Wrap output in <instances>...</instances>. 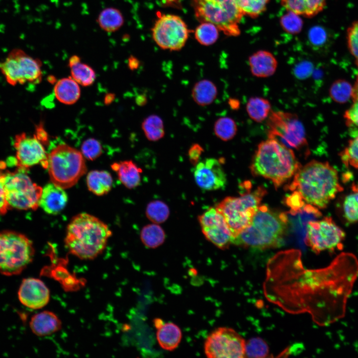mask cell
<instances>
[{"instance_id":"obj_1","label":"cell","mask_w":358,"mask_h":358,"mask_svg":"<svg viewBox=\"0 0 358 358\" xmlns=\"http://www.w3.org/2000/svg\"><path fill=\"white\" fill-rule=\"evenodd\" d=\"M300 255L290 250L270 260L266 282L268 298L290 312L309 313L321 326L343 318L358 277V258L343 252L326 267L305 269Z\"/></svg>"},{"instance_id":"obj_2","label":"cell","mask_w":358,"mask_h":358,"mask_svg":"<svg viewBox=\"0 0 358 358\" xmlns=\"http://www.w3.org/2000/svg\"><path fill=\"white\" fill-rule=\"evenodd\" d=\"M286 189L298 192L307 204L326 208L343 190L337 171L327 162L312 160L298 170Z\"/></svg>"},{"instance_id":"obj_3","label":"cell","mask_w":358,"mask_h":358,"mask_svg":"<svg viewBox=\"0 0 358 358\" xmlns=\"http://www.w3.org/2000/svg\"><path fill=\"white\" fill-rule=\"evenodd\" d=\"M111 235L106 224L83 212L74 216L68 224L64 242L72 255L81 259L91 260L103 251Z\"/></svg>"},{"instance_id":"obj_4","label":"cell","mask_w":358,"mask_h":358,"mask_svg":"<svg viewBox=\"0 0 358 358\" xmlns=\"http://www.w3.org/2000/svg\"><path fill=\"white\" fill-rule=\"evenodd\" d=\"M301 167L292 149L268 138L259 144L250 169L254 176L270 180L277 188L292 178Z\"/></svg>"},{"instance_id":"obj_5","label":"cell","mask_w":358,"mask_h":358,"mask_svg":"<svg viewBox=\"0 0 358 358\" xmlns=\"http://www.w3.org/2000/svg\"><path fill=\"white\" fill-rule=\"evenodd\" d=\"M288 223L287 215L260 205L250 225L232 244L257 249L275 248L282 244Z\"/></svg>"},{"instance_id":"obj_6","label":"cell","mask_w":358,"mask_h":358,"mask_svg":"<svg viewBox=\"0 0 358 358\" xmlns=\"http://www.w3.org/2000/svg\"><path fill=\"white\" fill-rule=\"evenodd\" d=\"M266 193L265 188L258 186L238 197L228 196L216 205L215 207L222 215L232 239L250 225Z\"/></svg>"},{"instance_id":"obj_7","label":"cell","mask_w":358,"mask_h":358,"mask_svg":"<svg viewBox=\"0 0 358 358\" xmlns=\"http://www.w3.org/2000/svg\"><path fill=\"white\" fill-rule=\"evenodd\" d=\"M47 169L51 182L64 189L75 185L87 172L82 153L66 144L58 145L48 154Z\"/></svg>"},{"instance_id":"obj_8","label":"cell","mask_w":358,"mask_h":358,"mask_svg":"<svg viewBox=\"0 0 358 358\" xmlns=\"http://www.w3.org/2000/svg\"><path fill=\"white\" fill-rule=\"evenodd\" d=\"M195 16L200 22L214 24L226 35L237 36L243 14L235 0H191Z\"/></svg>"},{"instance_id":"obj_9","label":"cell","mask_w":358,"mask_h":358,"mask_svg":"<svg viewBox=\"0 0 358 358\" xmlns=\"http://www.w3.org/2000/svg\"><path fill=\"white\" fill-rule=\"evenodd\" d=\"M35 250L25 235L13 231H0V273L20 274L32 261Z\"/></svg>"},{"instance_id":"obj_10","label":"cell","mask_w":358,"mask_h":358,"mask_svg":"<svg viewBox=\"0 0 358 358\" xmlns=\"http://www.w3.org/2000/svg\"><path fill=\"white\" fill-rule=\"evenodd\" d=\"M27 171L17 168L15 171L4 173L5 197L9 207L35 210L39 207L42 187L32 180Z\"/></svg>"},{"instance_id":"obj_11","label":"cell","mask_w":358,"mask_h":358,"mask_svg":"<svg viewBox=\"0 0 358 358\" xmlns=\"http://www.w3.org/2000/svg\"><path fill=\"white\" fill-rule=\"evenodd\" d=\"M268 137L297 150L307 147L304 127L295 113L271 111L267 119Z\"/></svg>"},{"instance_id":"obj_12","label":"cell","mask_w":358,"mask_h":358,"mask_svg":"<svg viewBox=\"0 0 358 358\" xmlns=\"http://www.w3.org/2000/svg\"><path fill=\"white\" fill-rule=\"evenodd\" d=\"M41 63L18 48L13 49L3 62L0 70L11 86L38 84L42 79Z\"/></svg>"},{"instance_id":"obj_13","label":"cell","mask_w":358,"mask_h":358,"mask_svg":"<svg viewBox=\"0 0 358 358\" xmlns=\"http://www.w3.org/2000/svg\"><path fill=\"white\" fill-rule=\"evenodd\" d=\"M189 31L185 22L178 15L163 14L156 20L152 38L161 49L179 51L186 44Z\"/></svg>"},{"instance_id":"obj_14","label":"cell","mask_w":358,"mask_h":358,"mask_svg":"<svg viewBox=\"0 0 358 358\" xmlns=\"http://www.w3.org/2000/svg\"><path fill=\"white\" fill-rule=\"evenodd\" d=\"M346 236L345 232L331 218L310 221L307 224L305 243L318 254L323 251L342 249Z\"/></svg>"},{"instance_id":"obj_15","label":"cell","mask_w":358,"mask_h":358,"mask_svg":"<svg viewBox=\"0 0 358 358\" xmlns=\"http://www.w3.org/2000/svg\"><path fill=\"white\" fill-rule=\"evenodd\" d=\"M246 342L234 330L219 327L212 332L204 343V352L210 358L245 357Z\"/></svg>"},{"instance_id":"obj_16","label":"cell","mask_w":358,"mask_h":358,"mask_svg":"<svg viewBox=\"0 0 358 358\" xmlns=\"http://www.w3.org/2000/svg\"><path fill=\"white\" fill-rule=\"evenodd\" d=\"M13 147L15 150L16 163L17 168L28 169L34 165L40 164L47 169L48 154L43 144L34 135L30 137L22 132L15 136Z\"/></svg>"},{"instance_id":"obj_17","label":"cell","mask_w":358,"mask_h":358,"mask_svg":"<svg viewBox=\"0 0 358 358\" xmlns=\"http://www.w3.org/2000/svg\"><path fill=\"white\" fill-rule=\"evenodd\" d=\"M205 238L215 246L226 249L232 244V237L222 215L216 207H210L198 217Z\"/></svg>"},{"instance_id":"obj_18","label":"cell","mask_w":358,"mask_h":358,"mask_svg":"<svg viewBox=\"0 0 358 358\" xmlns=\"http://www.w3.org/2000/svg\"><path fill=\"white\" fill-rule=\"evenodd\" d=\"M193 176L197 185L204 190L223 188L227 183L223 168L215 158H207L199 162L195 165Z\"/></svg>"},{"instance_id":"obj_19","label":"cell","mask_w":358,"mask_h":358,"mask_svg":"<svg viewBox=\"0 0 358 358\" xmlns=\"http://www.w3.org/2000/svg\"><path fill=\"white\" fill-rule=\"evenodd\" d=\"M18 297L24 306L30 309H39L49 302L50 291L41 280L29 277L22 280L18 291Z\"/></svg>"},{"instance_id":"obj_20","label":"cell","mask_w":358,"mask_h":358,"mask_svg":"<svg viewBox=\"0 0 358 358\" xmlns=\"http://www.w3.org/2000/svg\"><path fill=\"white\" fill-rule=\"evenodd\" d=\"M68 200L64 189L51 182L42 188L39 206L47 213L56 215L63 210Z\"/></svg>"},{"instance_id":"obj_21","label":"cell","mask_w":358,"mask_h":358,"mask_svg":"<svg viewBox=\"0 0 358 358\" xmlns=\"http://www.w3.org/2000/svg\"><path fill=\"white\" fill-rule=\"evenodd\" d=\"M248 63L252 75L266 78L272 76L277 68L278 63L274 55L267 50H259L250 56Z\"/></svg>"},{"instance_id":"obj_22","label":"cell","mask_w":358,"mask_h":358,"mask_svg":"<svg viewBox=\"0 0 358 358\" xmlns=\"http://www.w3.org/2000/svg\"><path fill=\"white\" fill-rule=\"evenodd\" d=\"M29 325L32 332L38 336H46L59 331L62 323L53 312L44 311L34 315L31 319Z\"/></svg>"},{"instance_id":"obj_23","label":"cell","mask_w":358,"mask_h":358,"mask_svg":"<svg viewBox=\"0 0 358 358\" xmlns=\"http://www.w3.org/2000/svg\"><path fill=\"white\" fill-rule=\"evenodd\" d=\"M111 167L116 173L119 180L127 188L132 189L140 184L142 171L132 161L114 163Z\"/></svg>"},{"instance_id":"obj_24","label":"cell","mask_w":358,"mask_h":358,"mask_svg":"<svg viewBox=\"0 0 358 358\" xmlns=\"http://www.w3.org/2000/svg\"><path fill=\"white\" fill-rule=\"evenodd\" d=\"M280 2L286 10L307 17L316 15L326 4V0H280Z\"/></svg>"},{"instance_id":"obj_25","label":"cell","mask_w":358,"mask_h":358,"mask_svg":"<svg viewBox=\"0 0 358 358\" xmlns=\"http://www.w3.org/2000/svg\"><path fill=\"white\" fill-rule=\"evenodd\" d=\"M54 91L56 98L66 104L75 103L80 96V89L78 83L72 78L60 80L56 84Z\"/></svg>"},{"instance_id":"obj_26","label":"cell","mask_w":358,"mask_h":358,"mask_svg":"<svg viewBox=\"0 0 358 358\" xmlns=\"http://www.w3.org/2000/svg\"><path fill=\"white\" fill-rule=\"evenodd\" d=\"M89 190L95 195L102 196L108 193L111 189L113 179L110 174L105 171L93 170L87 176Z\"/></svg>"},{"instance_id":"obj_27","label":"cell","mask_w":358,"mask_h":358,"mask_svg":"<svg viewBox=\"0 0 358 358\" xmlns=\"http://www.w3.org/2000/svg\"><path fill=\"white\" fill-rule=\"evenodd\" d=\"M182 337L181 330L172 322L165 323L157 332V339L162 348L173 351L179 346Z\"/></svg>"},{"instance_id":"obj_28","label":"cell","mask_w":358,"mask_h":358,"mask_svg":"<svg viewBox=\"0 0 358 358\" xmlns=\"http://www.w3.org/2000/svg\"><path fill=\"white\" fill-rule=\"evenodd\" d=\"M217 92L215 85L211 81L204 79L195 84L192 89L191 96L198 105L206 106L213 102Z\"/></svg>"},{"instance_id":"obj_29","label":"cell","mask_w":358,"mask_h":358,"mask_svg":"<svg viewBox=\"0 0 358 358\" xmlns=\"http://www.w3.org/2000/svg\"><path fill=\"white\" fill-rule=\"evenodd\" d=\"M69 66L72 78L78 84L83 86H89L94 81V71L89 65L82 63L79 56H72L69 61Z\"/></svg>"},{"instance_id":"obj_30","label":"cell","mask_w":358,"mask_h":358,"mask_svg":"<svg viewBox=\"0 0 358 358\" xmlns=\"http://www.w3.org/2000/svg\"><path fill=\"white\" fill-rule=\"evenodd\" d=\"M246 111L252 120L261 123L268 119L272 110L271 104L267 99L255 96L248 100Z\"/></svg>"},{"instance_id":"obj_31","label":"cell","mask_w":358,"mask_h":358,"mask_svg":"<svg viewBox=\"0 0 358 358\" xmlns=\"http://www.w3.org/2000/svg\"><path fill=\"white\" fill-rule=\"evenodd\" d=\"M97 21L103 30L113 32L122 27L124 23V18L119 9L110 7L103 9L100 12Z\"/></svg>"},{"instance_id":"obj_32","label":"cell","mask_w":358,"mask_h":358,"mask_svg":"<svg viewBox=\"0 0 358 358\" xmlns=\"http://www.w3.org/2000/svg\"><path fill=\"white\" fill-rule=\"evenodd\" d=\"M142 128L146 138L151 141H157L165 135L163 121L155 114L150 115L144 120Z\"/></svg>"},{"instance_id":"obj_33","label":"cell","mask_w":358,"mask_h":358,"mask_svg":"<svg viewBox=\"0 0 358 358\" xmlns=\"http://www.w3.org/2000/svg\"><path fill=\"white\" fill-rule=\"evenodd\" d=\"M140 238L145 246L150 248H155L164 243L165 233L158 224H149L142 228Z\"/></svg>"},{"instance_id":"obj_34","label":"cell","mask_w":358,"mask_h":358,"mask_svg":"<svg viewBox=\"0 0 358 358\" xmlns=\"http://www.w3.org/2000/svg\"><path fill=\"white\" fill-rule=\"evenodd\" d=\"M219 31L217 26L213 23L202 22L195 28L194 37L201 45L210 46L218 40Z\"/></svg>"},{"instance_id":"obj_35","label":"cell","mask_w":358,"mask_h":358,"mask_svg":"<svg viewBox=\"0 0 358 358\" xmlns=\"http://www.w3.org/2000/svg\"><path fill=\"white\" fill-rule=\"evenodd\" d=\"M213 129L216 137L223 141L233 139L238 130L236 122L229 117L218 118L214 123Z\"/></svg>"},{"instance_id":"obj_36","label":"cell","mask_w":358,"mask_h":358,"mask_svg":"<svg viewBox=\"0 0 358 358\" xmlns=\"http://www.w3.org/2000/svg\"><path fill=\"white\" fill-rule=\"evenodd\" d=\"M243 15L256 18L264 12L270 0H235Z\"/></svg>"},{"instance_id":"obj_37","label":"cell","mask_w":358,"mask_h":358,"mask_svg":"<svg viewBox=\"0 0 358 358\" xmlns=\"http://www.w3.org/2000/svg\"><path fill=\"white\" fill-rule=\"evenodd\" d=\"M146 214L147 218L152 222L159 224L167 219L170 210L165 203L160 200H154L147 205Z\"/></svg>"},{"instance_id":"obj_38","label":"cell","mask_w":358,"mask_h":358,"mask_svg":"<svg viewBox=\"0 0 358 358\" xmlns=\"http://www.w3.org/2000/svg\"><path fill=\"white\" fill-rule=\"evenodd\" d=\"M353 87L345 80H339L331 86L329 92L331 97L339 103L347 102L352 97Z\"/></svg>"},{"instance_id":"obj_39","label":"cell","mask_w":358,"mask_h":358,"mask_svg":"<svg viewBox=\"0 0 358 358\" xmlns=\"http://www.w3.org/2000/svg\"><path fill=\"white\" fill-rule=\"evenodd\" d=\"M342 163L347 167L358 169V135L349 141L347 147L339 153Z\"/></svg>"},{"instance_id":"obj_40","label":"cell","mask_w":358,"mask_h":358,"mask_svg":"<svg viewBox=\"0 0 358 358\" xmlns=\"http://www.w3.org/2000/svg\"><path fill=\"white\" fill-rule=\"evenodd\" d=\"M348 195L343 204V215L350 223L358 222V191Z\"/></svg>"},{"instance_id":"obj_41","label":"cell","mask_w":358,"mask_h":358,"mask_svg":"<svg viewBox=\"0 0 358 358\" xmlns=\"http://www.w3.org/2000/svg\"><path fill=\"white\" fill-rule=\"evenodd\" d=\"M268 354V347L261 338L250 339L245 346V357L250 358H264Z\"/></svg>"},{"instance_id":"obj_42","label":"cell","mask_w":358,"mask_h":358,"mask_svg":"<svg viewBox=\"0 0 358 358\" xmlns=\"http://www.w3.org/2000/svg\"><path fill=\"white\" fill-rule=\"evenodd\" d=\"M279 22L282 29L290 34L299 33L303 27V21L299 15L290 11H287V13L283 15Z\"/></svg>"},{"instance_id":"obj_43","label":"cell","mask_w":358,"mask_h":358,"mask_svg":"<svg viewBox=\"0 0 358 358\" xmlns=\"http://www.w3.org/2000/svg\"><path fill=\"white\" fill-rule=\"evenodd\" d=\"M347 40L348 49L355 59L358 67V20L355 21L347 30Z\"/></svg>"},{"instance_id":"obj_44","label":"cell","mask_w":358,"mask_h":358,"mask_svg":"<svg viewBox=\"0 0 358 358\" xmlns=\"http://www.w3.org/2000/svg\"><path fill=\"white\" fill-rule=\"evenodd\" d=\"M82 154L86 159L93 160L102 153V147L99 142L94 139H89L83 143L81 147Z\"/></svg>"},{"instance_id":"obj_45","label":"cell","mask_w":358,"mask_h":358,"mask_svg":"<svg viewBox=\"0 0 358 358\" xmlns=\"http://www.w3.org/2000/svg\"><path fill=\"white\" fill-rule=\"evenodd\" d=\"M344 117L348 127L358 130V99L354 100L350 107L346 111Z\"/></svg>"},{"instance_id":"obj_46","label":"cell","mask_w":358,"mask_h":358,"mask_svg":"<svg viewBox=\"0 0 358 358\" xmlns=\"http://www.w3.org/2000/svg\"><path fill=\"white\" fill-rule=\"evenodd\" d=\"M326 31L319 26L311 28L308 32L309 41L314 47L322 46L326 41Z\"/></svg>"},{"instance_id":"obj_47","label":"cell","mask_w":358,"mask_h":358,"mask_svg":"<svg viewBox=\"0 0 358 358\" xmlns=\"http://www.w3.org/2000/svg\"><path fill=\"white\" fill-rule=\"evenodd\" d=\"M4 173L0 170V214L4 215L8 211L9 206L7 202L4 187Z\"/></svg>"},{"instance_id":"obj_48","label":"cell","mask_w":358,"mask_h":358,"mask_svg":"<svg viewBox=\"0 0 358 358\" xmlns=\"http://www.w3.org/2000/svg\"><path fill=\"white\" fill-rule=\"evenodd\" d=\"M203 151V148L198 144L195 143L191 146L188 151V156L192 164L195 166L199 162Z\"/></svg>"},{"instance_id":"obj_49","label":"cell","mask_w":358,"mask_h":358,"mask_svg":"<svg viewBox=\"0 0 358 358\" xmlns=\"http://www.w3.org/2000/svg\"><path fill=\"white\" fill-rule=\"evenodd\" d=\"M310 70V66L307 64H303L296 68L295 71V75L298 78H303L306 77L307 74L309 72H307Z\"/></svg>"},{"instance_id":"obj_50","label":"cell","mask_w":358,"mask_h":358,"mask_svg":"<svg viewBox=\"0 0 358 358\" xmlns=\"http://www.w3.org/2000/svg\"><path fill=\"white\" fill-rule=\"evenodd\" d=\"M35 135L42 144L47 143L48 135L42 125H39L36 127V134Z\"/></svg>"},{"instance_id":"obj_51","label":"cell","mask_w":358,"mask_h":358,"mask_svg":"<svg viewBox=\"0 0 358 358\" xmlns=\"http://www.w3.org/2000/svg\"><path fill=\"white\" fill-rule=\"evenodd\" d=\"M139 61L135 57L131 56L128 59V66L132 70H135L138 68Z\"/></svg>"},{"instance_id":"obj_52","label":"cell","mask_w":358,"mask_h":358,"mask_svg":"<svg viewBox=\"0 0 358 358\" xmlns=\"http://www.w3.org/2000/svg\"><path fill=\"white\" fill-rule=\"evenodd\" d=\"M352 98L353 100L358 99V75L352 89Z\"/></svg>"},{"instance_id":"obj_53","label":"cell","mask_w":358,"mask_h":358,"mask_svg":"<svg viewBox=\"0 0 358 358\" xmlns=\"http://www.w3.org/2000/svg\"><path fill=\"white\" fill-rule=\"evenodd\" d=\"M137 103L139 105H144L147 102V98L145 95H139L136 99Z\"/></svg>"},{"instance_id":"obj_54","label":"cell","mask_w":358,"mask_h":358,"mask_svg":"<svg viewBox=\"0 0 358 358\" xmlns=\"http://www.w3.org/2000/svg\"><path fill=\"white\" fill-rule=\"evenodd\" d=\"M164 324L163 320L160 318H156L154 320V325L157 329L160 328Z\"/></svg>"},{"instance_id":"obj_55","label":"cell","mask_w":358,"mask_h":358,"mask_svg":"<svg viewBox=\"0 0 358 358\" xmlns=\"http://www.w3.org/2000/svg\"><path fill=\"white\" fill-rule=\"evenodd\" d=\"M353 188H354V191H358V187H357V186L353 187Z\"/></svg>"}]
</instances>
